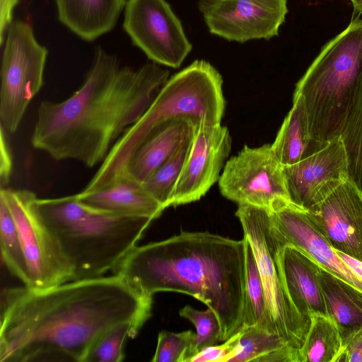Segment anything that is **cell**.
Wrapping results in <instances>:
<instances>
[{
  "mask_svg": "<svg viewBox=\"0 0 362 362\" xmlns=\"http://www.w3.org/2000/svg\"><path fill=\"white\" fill-rule=\"evenodd\" d=\"M153 297L118 275L73 280L46 288L4 289L0 361L84 362L110 327L131 322L139 327L151 315Z\"/></svg>",
  "mask_w": 362,
  "mask_h": 362,
  "instance_id": "1",
  "label": "cell"
},
{
  "mask_svg": "<svg viewBox=\"0 0 362 362\" xmlns=\"http://www.w3.org/2000/svg\"><path fill=\"white\" fill-rule=\"evenodd\" d=\"M169 71L156 63L120 66L98 47L81 86L62 102L42 101L32 146L56 160L101 164L115 143L150 107Z\"/></svg>",
  "mask_w": 362,
  "mask_h": 362,
  "instance_id": "2",
  "label": "cell"
},
{
  "mask_svg": "<svg viewBox=\"0 0 362 362\" xmlns=\"http://www.w3.org/2000/svg\"><path fill=\"white\" fill-rule=\"evenodd\" d=\"M247 240L182 231L136 246L112 271L141 293H184L204 303L220 322L221 341L243 324Z\"/></svg>",
  "mask_w": 362,
  "mask_h": 362,
  "instance_id": "3",
  "label": "cell"
},
{
  "mask_svg": "<svg viewBox=\"0 0 362 362\" xmlns=\"http://www.w3.org/2000/svg\"><path fill=\"white\" fill-rule=\"evenodd\" d=\"M37 205L73 267L74 280L113 271L153 221L93 207L76 194L38 198Z\"/></svg>",
  "mask_w": 362,
  "mask_h": 362,
  "instance_id": "4",
  "label": "cell"
},
{
  "mask_svg": "<svg viewBox=\"0 0 362 362\" xmlns=\"http://www.w3.org/2000/svg\"><path fill=\"white\" fill-rule=\"evenodd\" d=\"M225 107L221 75L209 62L194 61L168 78L144 114L112 146L84 192L111 184L124 172L139 146L165 122L187 117L199 124H218Z\"/></svg>",
  "mask_w": 362,
  "mask_h": 362,
  "instance_id": "5",
  "label": "cell"
},
{
  "mask_svg": "<svg viewBox=\"0 0 362 362\" xmlns=\"http://www.w3.org/2000/svg\"><path fill=\"white\" fill-rule=\"evenodd\" d=\"M362 76V16L322 48L296 83L315 152L339 138Z\"/></svg>",
  "mask_w": 362,
  "mask_h": 362,
  "instance_id": "6",
  "label": "cell"
},
{
  "mask_svg": "<svg viewBox=\"0 0 362 362\" xmlns=\"http://www.w3.org/2000/svg\"><path fill=\"white\" fill-rule=\"evenodd\" d=\"M235 215L253 251L275 332L287 346L300 350L311 319L299 314L286 291L279 260L280 251L286 243L274 227L269 210L240 204Z\"/></svg>",
  "mask_w": 362,
  "mask_h": 362,
  "instance_id": "7",
  "label": "cell"
},
{
  "mask_svg": "<svg viewBox=\"0 0 362 362\" xmlns=\"http://www.w3.org/2000/svg\"><path fill=\"white\" fill-rule=\"evenodd\" d=\"M1 66L0 121L6 132L18 129L26 109L40 90L48 54L31 25L13 21L5 38Z\"/></svg>",
  "mask_w": 362,
  "mask_h": 362,
  "instance_id": "8",
  "label": "cell"
},
{
  "mask_svg": "<svg viewBox=\"0 0 362 362\" xmlns=\"http://www.w3.org/2000/svg\"><path fill=\"white\" fill-rule=\"evenodd\" d=\"M0 197L16 223L30 276V286L46 288L74 280V270L45 221L36 194L27 189L1 187Z\"/></svg>",
  "mask_w": 362,
  "mask_h": 362,
  "instance_id": "9",
  "label": "cell"
},
{
  "mask_svg": "<svg viewBox=\"0 0 362 362\" xmlns=\"http://www.w3.org/2000/svg\"><path fill=\"white\" fill-rule=\"evenodd\" d=\"M218 182L221 194L238 205L270 210L277 200H288L283 165L270 144L245 146L226 161Z\"/></svg>",
  "mask_w": 362,
  "mask_h": 362,
  "instance_id": "10",
  "label": "cell"
},
{
  "mask_svg": "<svg viewBox=\"0 0 362 362\" xmlns=\"http://www.w3.org/2000/svg\"><path fill=\"white\" fill-rule=\"evenodd\" d=\"M123 28L134 45L158 64L177 68L192 49L165 0H127Z\"/></svg>",
  "mask_w": 362,
  "mask_h": 362,
  "instance_id": "11",
  "label": "cell"
},
{
  "mask_svg": "<svg viewBox=\"0 0 362 362\" xmlns=\"http://www.w3.org/2000/svg\"><path fill=\"white\" fill-rule=\"evenodd\" d=\"M198 6L212 34L239 42L277 35L288 13L287 0H200Z\"/></svg>",
  "mask_w": 362,
  "mask_h": 362,
  "instance_id": "12",
  "label": "cell"
},
{
  "mask_svg": "<svg viewBox=\"0 0 362 362\" xmlns=\"http://www.w3.org/2000/svg\"><path fill=\"white\" fill-rule=\"evenodd\" d=\"M232 139L221 124L200 123L175 185L171 206L197 202L218 181L231 150Z\"/></svg>",
  "mask_w": 362,
  "mask_h": 362,
  "instance_id": "13",
  "label": "cell"
},
{
  "mask_svg": "<svg viewBox=\"0 0 362 362\" xmlns=\"http://www.w3.org/2000/svg\"><path fill=\"white\" fill-rule=\"evenodd\" d=\"M288 200L305 210L348 179L347 160L340 138L299 162L283 166Z\"/></svg>",
  "mask_w": 362,
  "mask_h": 362,
  "instance_id": "14",
  "label": "cell"
},
{
  "mask_svg": "<svg viewBox=\"0 0 362 362\" xmlns=\"http://www.w3.org/2000/svg\"><path fill=\"white\" fill-rule=\"evenodd\" d=\"M272 223L286 244L298 248L323 269L362 291V277L338 255L310 219L307 210L281 199L269 210Z\"/></svg>",
  "mask_w": 362,
  "mask_h": 362,
  "instance_id": "15",
  "label": "cell"
},
{
  "mask_svg": "<svg viewBox=\"0 0 362 362\" xmlns=\"http://www.w3.org/2000/svg\"><path fill=\"white\" fill-rule=\"evenodd\" d=\"M337 252L362 262V194L349 179L307 210Z\"/></svg>",
  "mask_w": 362,
  "mask_h": 362,
  "instance_id": "16",
  "label": "cell"
},
{
  "mask_svg": "<svg viewBox=\"0 0 362 362\" xmlns=\"http://www.w3.org/2000/svg\"><path fill=\"white\" fill-rule=\"evenodd\" d=\"M279 260L286 291L299 314L308 319L327 316L319 264L290 244L281 248Z\"/></svg>",
  "mask_w": 362,
  "mask_h": 362,
  "instance_id": "17",
  "label": "cell"
},
{
  "mask_svg": "<svg viewBox=\"0 0 362 362\" xmlns=\"http://www.w3.org/2000/svg\"><path fill=\"white\" fill-rule=\"evenodd\" d=\"M195 120L187 117L173 119L154 131L136 150L124 172L143 182L160 165L193 139Z\"/></svg>",
  "mask_w": 362,
  "mask_h": 362,
  "instance_id": "18",
  "label": "cell"
},
{
  "mask_svg": "<svg viewBox=\"0 0 362 362\" xmlns=\"http://www.w3.org/2000/svg\"><path fill=\"white\" fill-rule=\"evenodd\" d=\"M75 194L82 202L101 210L152 220L158 218L164 211L163 206L145 189L143 183L127 172L100 189Z\"/></svg>",
  "mask_w": 362,
  "mask_h": 362,
  "instance_id": "19",
  "label": "cell"
},
{
  "mask_svg": "<svg viewBox=\"0 0 362 362\" xmlns=\"http://www.w3.org/2000/svg\"><path fill=\"white\" fill-rule=\"evenodd\" d=\"M127 0H55L58 18L81 39L93 41L115 26Z\"/></svg>",
  "mask_w": 362,
  "mask_h": 362,
  "instance_id": "20",
  "label": "cell"
},
{
  "mask_svg": "<svg viewBox=\"0 0 362 362\" xmlns=\"http://www.w3.org/2000/svg\"><path fill=\"white\" fill-rule=\"evenodd\" d=\"M320 284L327 316L343 343L362 329V291L321 268Z\"/></svg>",
  "mask_w": 362,
  "mask_h": 362,
  "instance_id": "21",
  "label": "cell"
},
{
  "mask_svg": "<svg viewBox=\"0 0 362 362\" xmlns=\"http://www.w3.org/2000/svg\"><path fill=\"white\" fill-rule=\"evenodd\" d=\"M239 332L238 344L225 362H300L299 350L277 334L257 325H243Z\"/></svg>",
  "mask_w": 362,
  "mask_h": 362,
  "instance_id": "22",
  "label": "cell"
},
{
  "mask_svg": "<svg viewBox=\"0 0 362 362\" xmlns=\"http://www.w3.org/2000/svg\"><path fill=\"white\" fill-rule=\"evenodd\" d=\"M272 146L283 166L293 165L313 153L308 115L300 95H293L292 107Z\"/></svg>",
  "mask_w": 362,
  "mask_h": 362,
  "instance_id": "23",
  "label": "cell"
},
{
  "mask_svg": "<svg viewBox=\"0 0 362 362\" xmlns=\"http://www.w3.org/2000/svg\"><path fill=\"white\" fill-rule=\"evenodd\" d=\"M341 348L342 340L335 323L327 315H314L299 350L300 362H334Z\"/></svg>",
  "mask_w": 362,
  "mask_h": 362,
  "instance_id": "24",
  "label": "cell"
},
{
  "mask_svg": "<svg viewBox=\"0 0 362 362\" xmlns=\"http://www.w3.org/2000/svg\"><path fill=\"white\" fill-rule=\"evenodd\" d=\"M243 325H257L276 333L267 310L265 293L255 257L247 240Z\"/></svg>",
  "mask_w": 362,
  "mask_h": 362,
  "instance_id": "25",
  "label": "cell"
},
{
  "mask_svg": "<svg viewBox=\"0 0 362 362\" xmlns=\"http://www.w3.org/2000/svg\"><path fill=\"white\" fill-rule=\"evenodd\" d=\"M339 138L346 156L348 179L362 194V76Z\"/></svg>",
  "mask_w": 362,
  "mask_h": 362,
  "instance_id": "26",
  "label": "cell"
},
{
  "mask_svg": "<svg viewBox=\"0 0 362 362\" xmlns=\"http://www.w3.org/2000/svg\"><path fill=\"white\" fill-rule=\"evenodd\" d=\"M0 248L1 260L10 273L24 286L30 280L23 246L13 216L0 197Z\"/></svg>",
  "mask_w": 362,
  "mask_h": 362,
  "instance_id": "27",
  "label": "cell"
},
{
  "mask_svg": "<svg viewBox=\"0 0 362 362\" xmlns=\"http://www.w3.org/2000/svg\"><path fill=\"white\" fill-rule=\"evenodd\" d=\"M192 141L185 144L142 182L145 189L164 209L171 206L174 189L188 157Z\"/></svg>",
  "mask_w": 362,
  "mask_h": 362,
  "instance_id": "28",
  "label": "cell"
},
{
  "mask_svg": "<svg viewBox=\"0 0 362 362\" xmlns=\"http://www.w3.org/2000/svg\"><path fill=\"white\" fill-rule=\"evenodd\" d=\"M141 329L131 322H122L110 327L93 344L84 362L122 361L126 339L135 337Z\"/></svg>",
  "mask_w": 362,
  "mask_h": 362,
  "instance_id": "29",
  "label": "cell"
},
{
  "mask_svg": "<svg viewBox=\"0 0 362 362\" xmlns=\"http://www.w3.org/2000/svg\"><path fill=\"white\" fill-rule=\"evenodd\" d=\"M179 314L190 321L196 329L186 362H189L192 357L204 349L221 341L220 322L211 309L208 308L206 310H199L186 305L180 310Z\"/></svg>",
  "mask_w": 362,
  "mask_h": 362,
  "instance_id": "30",
  "label": "cell"
},
{
  "mask_svg": "<svg viewBox=\"0 0 362 362\" xmlns=\"http://www.w3.org/2000/svg\"><path fill=\"white\" fill-rule=\"evenodd\" d=\"M194 333L161 331L158 334L152 362H186Z\"/></svg>",
  "mask_w": 362,
  "mask_h": 362,
  "instance_id": "31",
  "label": "cell"
},
{
  "mask_svg": "<svg viewBox=\"0 0 362 362\" xmlns=\"http://www.w3.org/2000/svg\"><path fill=\"white\" fill-rule=\"evenodd\" d=\"M240 332L231 336L221 345L208 346L192 357L189 362H225L238 344Z\"/></svg>",
  "mask_w": 362,
  "mask_h": 362,
  "instance_id": "32",
  "label": "cell"
},
{
  "mask_svg": "<svg viewBox=\"0 0 362 362\" xmlns=\"http://www.w3.org/2000/svg\"><path fill=\"white\" fill-rule=\"evenodd\" d=\"M334 362H362V329L343 343Z\"/></svg>",
  "mask_w": 362,
  "mask_h": 362,
  "instance_id": "33",
  "label": "cell"
},
{
  "mask_svg": "<svg viewBox=\"0 0 362 362\" xmlns=\"http://www.w3.org/2000/svg\"><path fill=\"white\" fill-rule=\"evenodd\" d=\"M0 127V184L1 187H5L11 180L13 159L6 138V132L1 126Z\"/></svg>",
  "mask_w": 362,
  "mask_h": 362,
  "instance_id": "34",
  "label": "cell"
},
{
  "mask_svg": "<svg viewBox=\"0 0 362 362\" xmlns=\"http://www.w3.org/2000/svg\"><path fill=\"white\" fill-rule=\"evenodd\" d=\"M19 0H0V44L3 45L6 33L13 22V13Z\"/></svg>",
  "mask_w": 362,
  "mask_h": 362,
  "instance_id": "35",
  "label": "cell"
},
{
  "mask_svg": "<svg viewBox=\"0 0 362 362\" xmlns=\"http://www.w3.org/2000/svg\"><path fill=\"white\" fill-rule=\"evenodd\" d=\"M354 8V13L356 16H362V0H350Z\"/></svg>",
  "mask_w": 362,
  "mask_h": 362,
  "instance_id": "36",
  "label": "cell"
}]
</instances>
